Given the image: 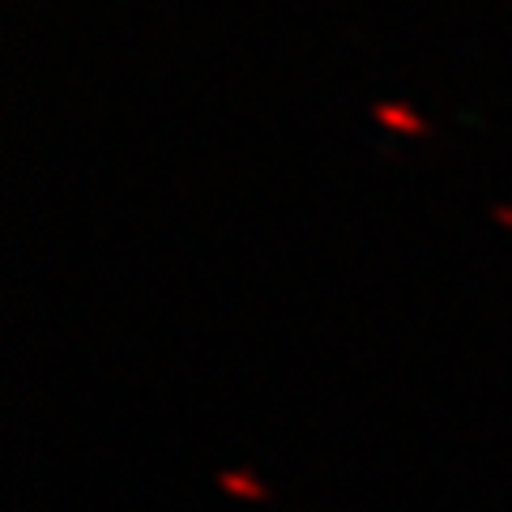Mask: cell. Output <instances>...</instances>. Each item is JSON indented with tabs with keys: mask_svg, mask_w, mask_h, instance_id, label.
<instances>
[{
	"mask_svg": "<svg viewBox=\"0 0 512 512\" xmlns=\"http://www.w3.org/2000/svg\"><path fill=\"white\" fill-rule=\"evenodd\" d=\"M491 214H495V222H500V227H508V231H512V205H495Z\"/></svg>",
	"mask_w": 512,
	"mask_h": 512,
	"instance_id": "obj_3",
	"label": "cell"
},
{
	"mask_svg": "<svg viewBox=\"0 0 512 512\" xmlns=\"http://www.w3.org/2000/svg\"><path fill=\"white\" fill-rule=\"evenodd\" d=\"M218 483H222V491L244 495V500H265V487L252 483V474H244V470H227V474L218 478Z\"/></svg>",
	"mask_w": 512,
	"mask_h": 512,
	"instance_id": "obj_2",
	"label": "cell"
},
{
	"mask_svg": "<svg viewBox=\"0 0 512 512\" xmlns=\"http://www.w3.org/2000/svg\"><path fill=\"white\" fill-rule=\"evenodd\" d=\"M376 120H380L384 128H397V133H414V137L427 133L423 116H419V111H410L406 103H380V107H376Z\"/></svg>",
	"mask_w": 512,
	"mask_h": 512,
	"instance_id": "obj_1",
	"label": "cell"
}]
</instances>
